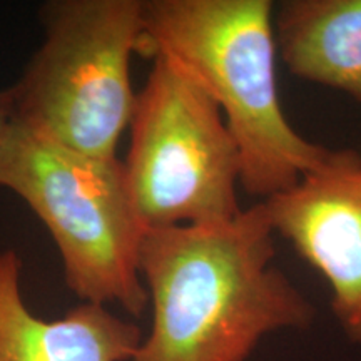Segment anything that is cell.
I'll return each instance as SVG.
<instances>
[{
    "mask_svg": "<svg viewBox=\"0 0 361 361\" xmlns=\"http://www.w3.org/2000/svg\"><path fill=\"white\" fill-rule=\"evenodd\" d=\"M0 186L42 221L61 252L67 288L84 303H116L139 318L149 305L139 256L146 229L123 161L59 146L13 123L0 144Z\"/></svg>",
    "mask_w": 361,
    "mask_h": 361,
    "instance_id": "3957f363",
    "label": "cell"
},
{
    "mask_svg": "<svg viewBox=\"0 0 361 361\" xmlns=\"http://www.w3.org/2000/svg\"><path fill=\"white\" fill-rule=\"evenodd\" d=\"M261 202L274 234L324 278L338 324L361 345L360 152L329 149L300 183Z\"/></svg>",
    "mask_w": 361,
    "mask_h": 361,
    "instance_id": "8992f818",
    "label": "cell"
},
{
    "mask_svg": "<svg viewBox=\"0 0 361 361\" xmlns=\"http://www.w3.org/2000/svg\"><path fill=\"white\" fill-rule=\"evenodd\" d=\"M263 202L221 224L146 231L139 268L151 329L130 361H247L284 329H306L313 305L273 264Z\"/></svg>",
    "mask_w": 361,
    "mask_h": 361,
    "instance_id": "6da1fadb",
    "label": "cell"
},
{
    "mask_svg": "<svg viewBox=\"0 0 361 361\" xmlns=\"http://www.w3.org/2000/svg\"><path fill=\"white\" fill-rule=\"evenodd\" d=\"M135 94L126 184L146 231L228 223L241 213V164L213 97L183 67L151 59Z\"/></svg>",
    "mask_w": 361,
    "mask_h": 361,
    "instance_id": "5b68a950",
    "label": "cell"
},
{
    "mask_svg": "<svg viewBox=\"0 0 361 361\" xmlns=\"http://www.w3.org/2000/svg\"><path fill=\"white\" fill-rule=\"evenodd\" d=\"M360 156H361V151H360Z\"/></svg>",
    "mask_w": 361,
    "mask_h": 361,
    "instance_id": "30bf717a",
    "label": "cell"
},
{
    "mask_svg": "<svg viewBox=\"0 0 361 361\" xmlns=\"http://www.w3.org/2000/svg\"><path fill=\"white\" fill-rule=\"evenodd\" d=\"M274 34L293 75L361 104V0H286L274 7Z\"/></svg>",
    "mask_w": 361,
    "mask_h": 361,
    "instance_id": "ba28073f",
    "label": "cell"
},
{
    "mask_svg": "<svg viewBox=\"0 0 361 361\" xmlns=\"http://www.w3.org/2000/svg\"><path fill=\"white\" fill-rule=\"evenodd\" d=\"M20 269L16 250L0 252V361L133 360L142 341L139 326L92 303L42 319L22 298Z\"/></svg>",
    "mask_w": 361,
    "mask_h": 361,
    "instance_id": "52a82bcc",
    "label": "cell"
},
{
    "mask_svg": "<svg viewBox=\"0 0 361 361\" xmlns=\"http://www.w3.org/2000/svg\"><path fill=\"white\" fill-rule=\"evenodd\" d=\"M12 117H13L12 94H11V89L7 87L0 90V144H2L8 128H11Z\"/></svg>",
    "mask_w": 361,
    "mask_h": 361,
    "instance_id": "9c48e42d",
    "label": "cell"
},
{
    "mask_svg": "<svg viewBox=\"0 0 361 361\" xmlns=\"http://www.w3.org/2000/svg\"><path fill=\"white\" fill-rule=\"evenodd\" d=\"M40 20L44 42L8 87L12 121L80 154L117 157L135 104L142 0H54Z\"/></svg>",
    "mask_w": 361,
    "mask_h": 361,
    "instance_id": "277c9868",
    "label": "cell"
},
{
    "mask_svg": "<svg viewBox=\"0 0 361 361\" xmlns=\"http://www.w3.org/2000/svg\"><path fill=\"white\" fill-rule=\"evenodd\" d=\"M139 56L176 62L213 97L250 196L288 191L326 159L329 149L303 137L283 111L269 0H146Z\"/></svg>",
    "mask_w": 361,
    "mask_h": 361,
    "instance_id": "7a4b0ae2",
    "label": "cell"
}]
</instances>
